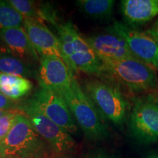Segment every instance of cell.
<instances>
[{
    "instance_id": "obj_17",
    "label": "cell",
    "mask_w": 158,
    "mask_h": 158,
    "mask_svg": "<svg viewBox=\"0 0 158 158\" xmlns=\"http://www.w3.org/2000/svg\"><path fill=\"white\" fill-rule=\"evenodd\" d=\"M23 20V17L13 8L9 1L0 0V30L21 27Z\"/></svg>"
},
{
    "instance_id": "obj_16",
    "label": "cell",
    "mask_w": 158,
    "mask_h": 158,
    "mask_svg": "<svg viewBox=\"0 0 158 158\" xmlns=\"http://www.w3.org/2000/svg\"><path fill=\"white\" fill-rule=\"evenodd\" d=\"M0 73L26 77L31 76V69L15 56L0 54Z\"/></svg>"
},
{
    "instance_id": "obj_13",
    "label": "cell",
    "mask_w": 158,
    "mask_h": 158,
    "mask_svg": "<svg viewBox=\"0 0 158 158\" xmlns=\"http://www.w3.org/2000/svg\"><path fill=\"white\" fill-rule=\"evenodd\" d=\"M0 40L8 47L10 51L20 58L37 59V53L29 41L23 27H12L0 30Z\"/></svg>"
},
{
    "instance_id": "obj_7",
    "label": "cell",
    "mask_w": 158,
    "mask_h": 158,
    "mask_svg": "<svg viewBox=\"0 0 158 158\" xmlns=\"http://www.w3.org/2000/svg\"><path fill=\"white\" fill-rule=\"evenodd\" d=\"M122 37L136 59L158 70V40L149 32L115 21L109 28Z\"/></svg>"
},
{
    "instance_id": "obj_5",
    "label": "cell",
    "mask_w": 158,
    "mask_h": 158,
    "mask_svg": "<svg viewBox=\"0 0 158 158\" xmlns=\"http://www.w3.org/2000/svg\"><path fill=\"white\" fill-rule=\"evenodd\" d=\"M85 90L104 119L123 125L130 104L119 89L108 83L91 80L85 84Z\"/></svg>"
},
{
    "instance_id": "obj_1",
    "label": "cell",
    "mask_w": 158,
    "mask_h": 158,
    "mask_svg": "<svg viewBox=\"0 0 158 158\" xmlns=\"http://www.w3.org/2000/svg\"><path fill=\"white\" fill-rule=\"evenodd\" d=\"M58 94L64 98L74 119L88 139L98 141L108 137L109 130L104 118L75 77L72 84Z\"/></svg>"
},
{
    "instance_id": "obj_24",
    "label": "cell",
    "mask_w": 158,
    "mask_h": 158,
    "mask_svg": "<svg viewBox=\"0 0 158 158\" xmlns=\"http://www.w3.org/2000/svg\"><path fill=\"white\" fill-rule=\"evenodd\" d=\"M149 29H151L152 31H158V18L157 21H156V22L155 23V24L153 25V27Z\"/></svg>"
},
{
    "instance_id": "obj_11",
    "label": "cell",
    "mask_w": 158,
    "mask_h": 158,
    "mask_svg": "<svg viewBox=\"0 0 158 158\" xmlns=\"http://www.w3.org/2000/svg\"><path fill=\"white\" fill-rule=\"evenodd\" d=\"M24 28L31 44L40 56H55L63 59L61 44L43 21L24 19Z\"/></svg>"
},
{
    "instance_id": "obj_12",
    "label": "cell",
    "mask_w": 158,
    "mask_h": 158,
    "mask_svg": "<svg viewBox=\"0 0 158 158\" xmlns=\"http://www.w3.org/2000/svg\"><path fill=\"white\" fill-rule=\"evenodd\" d=\"M121 10L126 25H143L158 15V0H123Z\"/></svg>"
},
{
    "instance_id": "obj_22",
    "label": "cell",
    "mask_w": 158,
    "mask_h": 158,
    "mask_svg": "<svg viewBox=\"0 0 158 158\" xmlns=\"http://www.w3.org/2000/svg\"><path fill=\"white\" fill-rule=\"evenodd\" d=\"M91 158H112V157H110V156L106 155V154L104 153H98L97 154V155H94L93 157Z\"/></svg>"
},
{
    "instance_id": "obj_25",
    "label": "cell",
    "mask_w": 158,
    "mask_h": 158,
    "mask_svg": "<svg viewBox=\"0 0 158 158\" xmlns=\"http://www.w3.org/2000/svg\"><path fill=\"white\" fill-rule=\"evenodd\" d=\"M7 110H0V118L2 117V116L7 113Z\"/></svg>"
},
{
    "instance_id": "obj_6",
    "label": "cell",
    "mask_w": 158,
    "mask_h": 158,
    "mask_svg": "<svg viewBox=\"0 0 158 158\" xmlns=\"http://www.w3.org/2000/svg\"><path fill=\"white\" fill-rule=\"evenodd\" d=\"M25 116L29 118L36 132L50 144L56 152H64L75 147L76 142L67 130L45 116L35 106L31 100L21 107Z\"/></svg>"
},
{
    "instance_id": "obj_8",
    "label": "cell",
    "mask_w": 158,
    "mask_h": 158,
    "mask_svg": "<svg viewBox=\"0 0 158 158\" xmlns=\"http://www.w3.org/2000/svg\"><path fill=\"white\" fill-rule=\"evenodd\" d=\"M31 102L49 119L69 133H76L77 126L68 104L60 94L40 87L35 92Z\"/></svg>"
},
{
    "instance_id": "obj_14",
    "label": "cell",
    "mask_w": 158,
    "mask_h": 158,
    "mask_svg": "<svg viewBox=\"0 0 158 158\" xmlns=\"http://www.w3.org/2000/svg\"><path fill=\"white\" fill-rule=\"evenodd\" d=\"M32 86V83L27 78L0 73V92L11 100L23 98L30 92Z\"/></svg>"
},
{
    "instance_id": "obj_27",
    "label": "cell",
    "mask_w": 158,
    "mask_h": 158,
    "mask_svg": "<svg viewBox=\"0 0 158 158\" xmlns=\"http://www.w3.org/2000/svg\"><path fill=\"white\" fill-rule=\"evenodd\" d=\"M64 158H68V157H64Z\"/></svg>"
},
{
    "instance_id": "obj_4",
    "label": "cell",
    "mask_w": 158,
    "mask_h": 158,
    "mask_svg": "<svg viewBox=\"0 0 158 158\" xmlns=\"http://www.w3.org/2000/svg\"><path fill=\"white\" fill-rule=\"evenodd\" d=\"M129 128L131 135L139 143L147 145L158 141L157 93H148L135 99Z\"/></svg>"
},
{
    "instance_id": "obj_3",
    "label": "cell",
    "mask_w": 158,
    "mask_h": 158,
    "mask_svg": "<svg viewBox=\"0 0 158 158\" xmlns=\"http://www.w3.org/2000/svg\"><path fill=\"white\" fill-rule=\"evenodd\" d=\"M45 145L25 114L17 116L9 133L0 141L2 158H40Z\"/></svg>"
},
{
    "instance_id": "obj_23",
    "label": "cell",
    "mask_w": 158,
    "mask_h": 158,
    "mask_svg": "<svg viewBox=\"0 0 158 158\" xmlns=\"http://www.w3.org/2000/svg\"><path fill=\"white\" fill-rule=\"evenodd\" d=\"M147 32H149L150 35H152V36L155 37L156 40H158V31H152L149 29V30L147 31Z\"/></svg>"
},
{
    "instance_id": "obj_20",
    "label": "cell",
    "mask_w": 158,
    "mask_h": 158,
    "mask_svg": "<svg viewBox=\"0 0 158 158\" xmlns=\"http://www.w3.org/2000/svg\"><path fill=\"white\" fill-rule=\"evenodd\" d=\"M14 106V100L8 98L0 92V110L13 109Z\"/></svg>"
},
{
    "instance_id": "obj_18",
    "label": "cell",
    "mask_w": 158,
    "mask_h": 158,
    "mask_svg": "<svg viewBox=\"0 0 158 158\" xmlns=\"http://www.w3.org/2000/svg\"><path fill=\"white\" fill-rule=\"evenodd\" d=\"M9 2L23 19L41 20L40 18V9L37 8L35 2L29 0H10Z\"/></svg>"
},
{
    "instance_id": "obj_26",
    "label": "cell",
    "mask_w": 158,
    "mask_h": 158,
    "mask_svg": "<svg viewBox=\"0 0 158 158\" xmlns=\"http://www.w3.org/2000/svg\"><path fill=\"white\" fill-rule=\"evenodd\" d=\"M0 158H2V157H1V154H0Z\"/></svg>"
},
{
    "instance_id": "obj_15",
    "label": "cell",
    "mask_w": 158,
    "mask_h": 158,
    "mask_svg": "<svg viewBox=\"0 0 158 158\" xmlns=\"http://www.w3.org/2000/svg\"><path fill=\"white\" fill-rule=\"evenodd\" d=\"M76 4L88 16L105 20L112 16L115 2L113 0H80Z\"/></svg>"
},
{
    "instance_id": "obj_10",
    "label": "cell",
    "mask_w": 158,
    "mask_h": 158,
    "mask_svg": "<svg viewBox=\"0 0 158 158\" xmlns=\"http://www.w3.org/2000/svg\"><path fill=\"white\" fill-rule=\"evenodd\" d=\"M86 40L102 62L135 58L125 40L110 29L106 32L92 35Z\"/></svg>"
},
{
    "instance_id": "obj_2",
    "label": "cell",
    "mask_w": 158,
    "mask_h": 158,
    "mask_svg": "<svg viewBox=\"0 0 158 158\" xmlns=\"http://www.w3.org/2000/svg\"><path fill=\"white\" fill-rule=\"evenodd\" d=\"M103 72L135 93H154L158 90L155 70L136 58L103 62Z\"/></svg>"
},
{
    "instance_id": "obj_19",
    "label": "cell",
    "mask_w": 158,
    "mask_h": 158,
    "mask_svg": "<svg viewBox=\"0 0 158 158\" xmlns=\"http://www.w3.org/2000/svg\"><path fill=\"white\" fill-rule=\"evenodd\" d=\"M23 113L24 112L22 110L13 108L7 110V113L0 118V141L9 133L17 116Z\"/></svg>"
},
{
    "instance_id": "obj_9",
    "label": "cell",
    "mask_w": 158,
    "mask_h": 158,
    "mask_svg": "<svg viewBox=\"0 0 158 158\" xmlns=\"http://www.w3.org/2000/svg\"><path fill=\"white\" fill-rule=\"evenodd\" d=\"M74 76L62 59L41 56L39 79L40 87L58 93L72 84Z\"/></svg>"
},
{
    "instance_id": "obj_21",
    "label": "cell",
    "mask_w": 158,
    "mask_h": 158,
    "mask_svg": "<svg viewBox=\"0 0 158 158\" xmlns=\"http://www.w3.org/2000/svg\"><path fill=\"white\" fill-rule=\"evenodd\" d=\"M141 158H158V152L149 151L144 154Z\"/></svg>"
}]
</instances>
